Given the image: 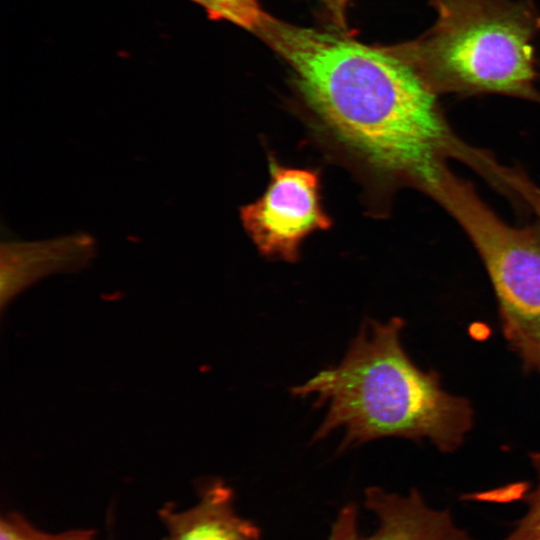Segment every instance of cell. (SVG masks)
I'll use <instances>...</instances> for the list:
<instances>
[{
	"label": "cell",
	"instance_id": "277c9868",
	"mask_svg": "<svg viewBox=\"0 0 540 540\" xmlns=\"http://www.w3.org/2000/svg\"><path fill=\"white\" fill-rule=\"evenodd\" d=\"M422 190L469 236L495 289L507 336L536 366L540 360V225L505 223L445 162Z\"/></svg>",
	"mask_w": 540,
	"mask_h": 540
},
{
	"label": "cell",
	"instance_id": "7c38bea8",
	"mask_svg": "<svg viewBox=\"0 0 540 540\" xmlns=\"http://www.w3.org/2000/svg\"><path fill=\"white\" fill-rule=\"evenodd\" d=\"M511 191L521 197L540 218V189L519 170H513L508 178Z\"/></svg>",
	"mask_w": 540,
	"mask_h": 540
},
{
	"label": "cell",
	"instance_id": "5b68a950",
	"mask_svg": "<svg viewBox=\"0 0 540 540\" xmlns=\"http://www.w3.org/2000/svg\"><path fill=\"white\" fill-rule=\"evenodd\" d=\"M269 173L265 192L240 208V220L262 255L295 262L303 240L332 225L321 204L320 174L284 166L273 157Z\"/></svg>",
	"mask_w": 540,
	"mask_h": 540
},
{
	"label": "cell",
	"instance_id": "8fae6325",
	"mask_svg": "<svg viewBox=\"0 0 540 540\" xmlns=\"http://www.w3.org/2000/svg\"><path fill=\"white\" fill-rule=\"evenodd\" d=\"M537 466L540 475V460ZM503 540H540V481L536 490L529 495L526 514Z\"/></svg>",
	"mask_w": 540,
	"mask_h": 540
},
{
	"label": "cell",
	"instance_id": "52a82bcc",
	"mask_svg": "<svg viewBox=\"0 0 540 540\" xmlns=\"http://www.w3.org/2000/svg\"><path fill=\"white\" fill-rule=\"evenodd\" d=\"M96 240L75 232L44 240L2 241L0 247V304L4 307L40 279L86 268L96 256Z\"/></svg>",
	"mask_w": 540,
	"mask_h": 540
},
{
	"label": "cell",
	"instance_id": "9c48e42d",
	"mask_svg": "<svg viewBox=\"0 0 540 540\" xmlns=\"http://www.w3.org/2000/svg\"><path fill=\"white\" fill-rule=\"evenodd\" d=\"M198 4L213 20H223L255 34L265 24L269 15L259 0H191Z\"/></svg>",
	"mask_w": 540,
	"mask_h": 540
},
{
	"label": "cell",
	"instance_id": "30bf717a",
	"mask_svg": "<svg viewBox=\"0 0 540 540\" xmlns=\"http://www.w3.org/2000/svg\"><path fill=\"white\" fill-rule=\"evenodd\" d=\"M0 540H98V537L95 530L88 528L45 531L21 514L8 512L0 519Z\"/></svg>",
	"mask_w": 540,
	"mask_h": 540
},
{
	"label": "cell",
	"instance_id": "6da1fadb",
	"mask_svg": "<svg viewBox=\"0 0 540 540\" xmlns=\"http://www.w3.org/2000/svg\"><path fill=\"white\" fill-rule=\"evenodd\" d=\"M290 67L321 124L373 169L421 188L446 157L478 151L451 132L432 84L397 48L269 16L257 34Z\"/></svg>",
	"mask_w": 540,
	"mask_h": 540
},
{
	"label": "cell",
	"instance_id": "9a60e30c",
	"mask_svg": "<svg viewBox=\"0 0 540 540\" xmlns=\"http://www.w3.org/2000/svg\"><path fill=\"white\" fill-rule=\"evenodd\" d=\"M536 366H537L538 368H540V360H539V362H538V364H537Z\"/></svg>",
	"mask_w": 540,
	"mask_h": 540
},
{
	"label": "cell",
	"instance_id": "8992f818",
	"mask_svg": "<svg viewBox=\"0 0 540 540\" xmlns=\"http://www.w3.org/2000/svg\"><path fill=\"white\" fill-rule=\"evenodd\" d=\"M364 504L377 516L378 529L370 536L361 535L357 508L347 504L339 511L328 540H472L454 524L448 511L429 508L415 489L399 496L368 487Z\"/></svg>",
	"mask_w": 540,
	"mask_h": 540
},
{
	"label": "cell",
	"instance_id": "ba28073f",
	"mask_svg": "<svg viewBox=\"0 0 540 540\" xmlns=\"http://www.w3.org/2000/svg\"><path fill=\"white\" fill-rule=\"evenodd\" d=\"M165 529L164 540H260L252 521L234 509V493L221 479L205 482L191 507L178 509L166 504L158 512Z\"/></svg>",
	"mask_w": 540,
	"mask_h": 540
},
{
	"label": "cell",
	"instance_id": "5bb4252c",
	"mask_svg": "<svg viewBox=\"0 0 540 540\" xmlns=\"http://www.w3.org/2000/svg\"><path fill=\"white\" fill-rule=\"evenodd\" d=\"M440 1V0H439ZM463 0H441V2L444 4V5H447L448 7L449 6H452L453 4H457L459 2H462ZM465 1V0H464Z\"/></svg>",
	"mask_w": 540,
	"mask_h": 540
},
{
	"label": "cell",
	"instance_id": "7a4b0ae2",
	"mask_svg": "<svg viewBox=\"0 0 540 540\" xmlns=\"http://www.w3.org/2000/svg\"><path fill=\"white\" fill-rule=\"evenodd\" d=\"M404 320L366 319L342 360L300 385L294 396H316L327 412L312 440L343 428L339 452L385 437L427 438L439 449L457 448L472 426L467 400L441 388L434 372H424L401 342Z\"/></svg>",
	"mask_w": 540,
	"mask_h": 540
},
{
	"label": "cell",
	"instance_id": "4fadbf2b",
	"mask_svg": "<svg viewBox=\"0 0 540 540\" xmlns=\"http://www.w3.org/2000/svg\"><path fill=\"white\" fill-rule=\"evenodd\" d=\"M340 23L343 22L344 12L350 0H322Z\"/></svg>",
	"mask_w": 540,
	"mask_h": 540
},
{
	"label": "cell",
	"instance_id": "3957f363",
	"mask_svg": "<svg viewBox=\"0 0 540 540\" xmlns=\"http://www.w3.org/2000/svg\"><path fill=\"white\" fill-rule=\"evenodd\" d=\"M425 40L397 48L432 86L534 97L532 23L519 8L464 2Z\"/></svg>",
	"mask_w": 540,
	"mask_h": 540
}]
</instances>
